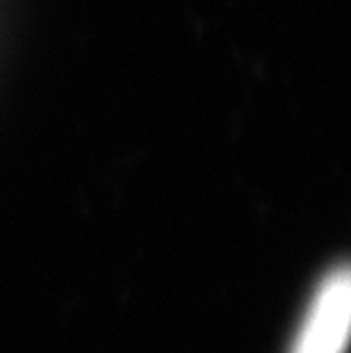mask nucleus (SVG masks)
Segmentation results:
<instances>
[{
    "instance_id": "f257e3e1",
    "label": "nucleus",
    "mask_w": 351,
    "mask_h": 353,
    "mask_svg": "<svg viewBox=\"0 0 351 353\" xmlns=\"http://www.w3.org/2000/svg\"><path fill=\"white\" fill-rule=\"evenodd\" d=\"M351 324L349 272H331L315 292L290 353H345Z\"/></svg>"
}]
</instances>
